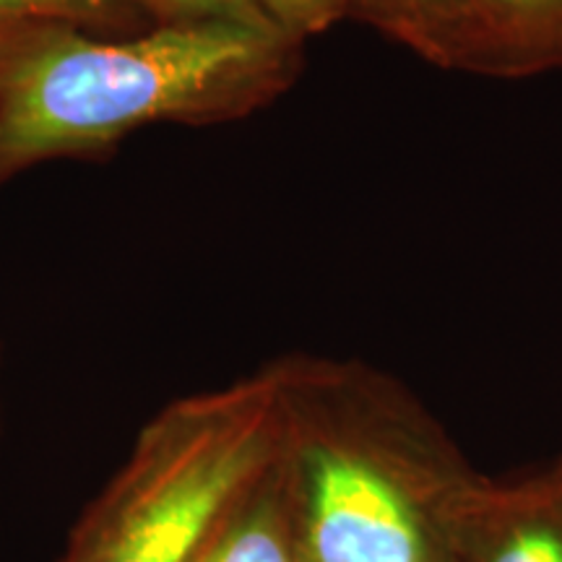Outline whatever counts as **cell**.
<instances>
[{
  "instance_id": "cell-11",
  "label": "cell",
  "mask_w": 562,
  "mask_h": 562,
  "mask_svg": "<svg viewBox=\"0 0 562 562\" xmlns=\"http://www.w3.org/2000/svg\"><path fill=\"white\" fill-rule=\"evenodd\" d=\"M42 24H16V21H0V89H3L5 79H9L13 63H16L19 53L30 42L34 30Z\"/></svg>"
},
{
  "instance_id": "cell-4",
  "label": "cell",
  "mask_w": 562,
  "mask_h": 562,
  "mask_svg": "<svg viewBox=\"0 0 562 562\" xmlns=\"http://www.w3.org/2000/svg\"><path fill=\"white\" fill-rule=\"evenodd\" d=\"M459 562H562V472L516 487L492 484Z\"/></svg>"
},
{
  "instance_id": "cell-9",
  "label": "cell",
  "mask_w": 562,
  "mask_h": 562,
  "mask_svg": "<svg viewBox=\"0 0 562 562\" xmlns=\"http://www.w3.org/2000/svg\"><path fill=\"white\" fill-rule=\"evenodd\" d=\"M115 16V0H0V21L16 24H108Z\"/></svg>"
},
{
  "instance_id": "cell-6",
  "label": "cell",
  "mask_w": 562,
  "mask_h": 562,
  "mask_svg": "<svg viewBox=\"0 0 562 562\" xmlns=\"http://www.w3.org/2000/svg\"><path fill=\"white\" fill-rule=\"evenodd\" d=\"M476 76L526 79L562 70V0H476Z\"/></svg>"
},
{
  "instance_id": "cell-12",
  "label": "cell",
  "mask_w": 562,
  "mask_h": 562,
  "mask_svg": "<svg viewBox=\"0 0 562 562\" xmlns=\"http://www.w3.org/2000/svg\"><path fill=\"white\" fill-rule=\"evenodd\" d=\"M560 472H562V467H560Z\"/></svg>"
},
{
  "instance_id": "cell-10",
  "label": "cell",
  "mask_w": 562,
  "mask_h": 562,
  "mask_svg": "<svg viewBox=\"0 0 562 562\" xmlns=\"http://www.w3.org/2000/svg\"><path fill=\"white\" fill-rule=\"evenodd\" d=\"M157 9L167 24H203V21H224V24H243L252 30L277 32L271 24L258 16L245 0H146ZM279 34V32H277ZM284 37V34H281Z\"/></svg>"
},
{
  "instance_id": "cell-7",
  "label": "cell",
  "mask_w": 562,
  "mask_h": 562,
  "mask_svg": "<svg viewBox=\"0 0 562 562\" xmlns=\"http://www.w3.org/2000/svg\"><path fill=\"white\" fill-rule=\"evenodd\" d=\"M199 562H300L294 510L277 456L220 526Z\"/></svg>"
},
{
  "instance_id": "cell-5",
  "label": "cell",
  "mask_w": 562,
  "mask_h": 562,
  "mask_svg": "<svg viewBox=\"0 0 562 562\" xmlns=\"http://www.w3.org/2000/svg\"><path fill=\"white\" fill-rule=\"evenodd\" d=\"M349 16L417 58L446 70L476 74V0H347Z\"/></svg>"
},
{
  "instance_id": "cell-3",
  "label": "cell",
  "mask_w": 562,
  "mask_h": 562,
  "mask_svg": "<svg viewBox=\"0 0 562 562\" xmlns=\"http://www.w3.org/2000/svg\"><path fill=\"white\" fill-rule=\"evenodd\" d=\"M279 446L277 370L165 406L83 510L60 562H199Z\"/></svg>"
},
{
  "instance_id": "cell-1",
  "label": "cell",
  "mask_w": 562,
  "mask_h": 562,
  "mask_svg": "<svg viewBox=\"0 0 562 562\" xmlns=\"http://www.w3.org/2000/svg\"><path fill=\"white\" fill-rule=\"evenodd\" d=\"M273 370L300 562H459L492 484L409 393L357 362Z\"/></svg>"
},
{
  "instance_id": "cell-2",
  "label": "cell",
  "mask_w": 562,
  "mask_h": 562,
  "mask_svg": "<svg viewBox=\"0 0 562 562\" xmlns=\"http://www.w3.org/2000/svg\"><path fill=\"white\" fill-rule=\"evenodd\" d=\"M297 60V42L224 21L131 40L42 24L0 89V172L100 149L146 123L243 117L290 87Z\"/></svg>"
},
{
  "instance_id": "cell-8",
  "label": "cell",
  "mask_w": 562,
  "mask_h": 562,
  "mask_svg": "<svg viewBox=\"0 0 562 562\" xmlns=\"http://www.w3.org/2000/svg\"><path fill=\"white\" fill-rule=\"evenodd\" d=\"M252 11L286 40L302 45L307 37L323 34L349 19L347 0H245Z\"/></svg>"
}]
</instances>
